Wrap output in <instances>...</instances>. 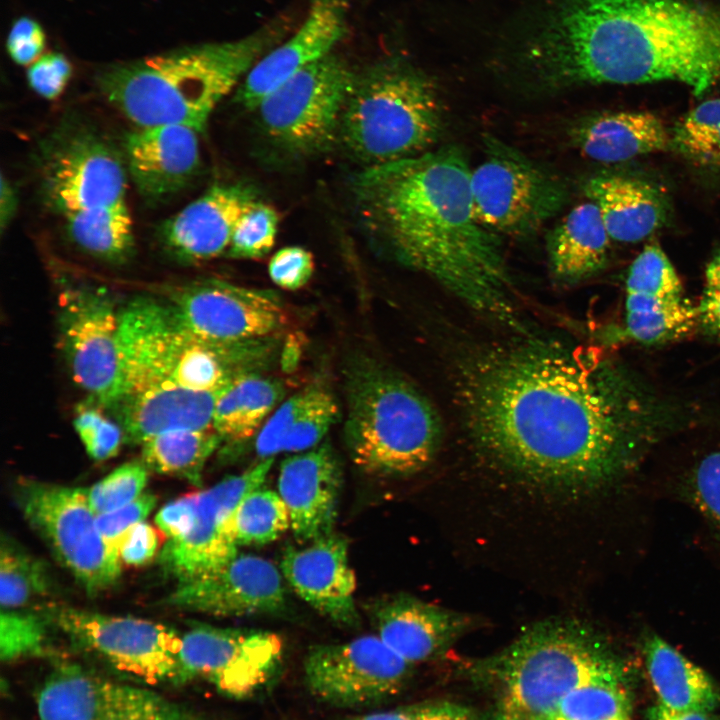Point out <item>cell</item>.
<instances>
[{"mask_svg": "<svg viewBox=\"0 0 720 720\" xmlns=\"http://www.w3.org/2000/svg\"><path fill=\"white\" fill-rule=\"evenodd\" d=\"M377 636L411 664L439 655L469 625L466 616L399 594L375 601Z\"/></svg>", "mask_w": 720, "mask_h": 720, "instance_id": "cell-26", "label": "cell"}, {"mask_svg": "<svg viewBox=\"0 0 720 720\" xmlns=\"http://www.w3.org/2000/svg\"><path fill=\"white\" fill-rule=\"evenodd\" d=\"M697 313L706 328L720 334V292L705 290Z\"/></svg>", "mask_w": 720, "mask_h": 720, "instance_id": "cell-56", "label": "cell"}, {"mask_svg": "<svg viewBox=\"0 0 720 720\" xmlns=\"http://www.w3.org/2000/svg\"><path fill=\"white\" fill-rule=\"evenodd\" d=\"M43 610L76 647L122 677L150 687L188 681L180 661L181 636L167 626L64 605Z\"/></svg>", "mask_w": 720, "mask_h": 720, "instance_id": "cell-9", "label": "cell"}, {"mask_svg": "<svg viewBox=\"0 0 720 720\" xmlns=\"http://www.w3.org/2000/svg\"><path fill=\"white\" fill-rule=\"evenodd\" d=\"M482 141L484 158L470 177L478 221L498 235H534L567 203L566 184L498 137Z\"/></svg>", "mask_w": 720, "mask_h": 720, "instance_id": "cell-8", "label": "cell"}, {"mask_svg": "<svg viewBox=\"0 0 720 720\" xmlns=\"http://www.w3.org/2000/svg\"><path fill=\"white\" fill-rule=\"evenodd\" d=\"M485 666L498 684L502 711L528 720H546L581 686L623 680L621 665L604 644L568 622L533 626Z\"/></svg>", "mask_w": 720, "mask_h": 720, "instance_id": "cell-7", "label": "cell"}, {"mask_svg": "<svg viewBox=\"0 0 720 720\" xmlns=\"http://www.w3.org/2000/svg\"><path fill=\"white\" fill-rule=\"evenodd\" d=\"M496 720H528V719L523 718V717L518 716V715H515V714H511V713L502 711V712L498 715V717L496 718Z\"/></svg>", "mask_w": 720, "mask_h": 720, "instance_id": "cell-60", "label": "cell"}, {"mask_svg": "<svg viewBox=\"0 0 720 720\" xmlns=\"http://www.w3.org/2000/svg\"><path fill=\"white\" fill-rule=\"evenodd\" d=\"M302 548L287 547L281 573L311 607L338 625L356 627L355 575L345 537L332 533Z\"/></svg>", "mask_w": 720, "mask_h": 720, "instance_id": "cell-22", "label": "cell"}, {"mask_svg": "<svg viewBox=\"0 0 720 720\" xmlns=\"http://www.w3.org/2000/svg\"><path fill=\"white\" fill-rule=\"evenodd\" d=\"M643 652L660 705L678 712H713L719 705L720 694L709 675L661 637L647 635Z\"/></svg>", "mask_w": 720, "mask_h": 720, "instance_id": "cell-31", "label": "cell"}, {"mask_svg": "<svg viewBox=\"0 0 720 720\" xmlns=\"http://www.w3.org/2000/svg\"><path fill=\"white\" fill-rule=\"evenodd\" d=\"M149 469L143 461L127 462L87 489L89 504L100 515L121 508L143 494Z\"/></svg>", "mask_w": 720, "mask_h": 720, "instance_id": "cell-43", "label": "cell"}, {"mask_svg": "<svg viewBox=\"0 0 720 720\" xmlns=\"http://www.w3.org/2000/svg\"><path fill=\"white\" fill-rule=\"evenodd\" d=\"M198 492L182 496L157 513L155 522L168 539L178 538L192 527L197 511Z\"/></svg>", "mask_w": 720, "mask_h": 720, "instance_id": "cell-52", "label": "cell"}, {"mask_svg": "<svg viewBox=\"0 0 720 720\" xmlns=\"http://www.w3.org/2000/svg\"><path fill=\"white\" fill-rule=\"evenodd\" d=\"M110 144L87 130L55 138L42 165L48 203L64 215L126 202V172Z\"/></svg>", "mask_w": 720, "mask_h": 720, "instance_id": "cell-18", "label": "cell"}, {"mask_svg": "<svg viewBox=\"0 0 720 720\" xmlns=\"http://www.w3.org/2000/svg\"><path fill=\"white\" fill-rule=\"evenodd\" d=\"M506 63L528 95L660 81L701 95L720 83V9L691 0H554Z\"/></svg>", "mask_w": 720, "mask_h": 720, "instance_id": "cell-2", "label": "cell"}, {"mask_svg": "<svg viewBox=\"0 0 720 720\" xmlns=\"http://www.w3.org/2000/svg\"><path fill=\"white\" fill-rule=\"evenodd\" d=\"M626 294L653 301L683 298L680 278L657 243L646 245L632 262L626 279Z\"/></svg>", "mask_w": 720, "mask_h": 720, "instance_id": "cell-40", "label": "cell"}, {"mask_svg": "<svg viewBox=\"0 0 720 720\" xmlns=\"http://www.w3.org/2000/svg\"><path fill=\"white\" fill-rule=\"evenodd\" d=\"M611 239L634 243L659 229L668 212L664 195L650 183L622 175L592 177L584 184Z\"/></svg>", "mask_w": 720, "mask_h": 720, "instance_id": "cell-29", "label": "cell"}, {"mask_svg": "<svg viewBox=\"0 0 720 720\" xmlns=\"http://www.w3.org/2000/svg\"><path fill=\"white\" fill-rule=\"evenodd\" d=\"M273 458L198 492L196 517L184 535L168 539L159 554L163 570L178 584L206 576L238 555L233 518L241 500L264 483Z\"/></svg>", "mask_w": 720, "mask_h": 720, "instance_id": "cell-16", "label": "cell"}, {"mask_svg": "<svg viewBox=\"0 0 720 720\" xmlns=\"http://www.w3.org/2000/svg\"><path fill=\"white\" fill-rule=\"evenodd\" d=\"M59 337L74 381L102 407L117 398L120 380L119 310L103 290H65L59 302Z\"/></svg>", "mask_w": 720, "mask_h": 720, "instance_id": "cell-15", "label": "cell"}, {"mask_svg": "<svg viewBox=\"0 0 720 720\" xmlns=\"http://www.w3.org/2000/svg\"><path fill=\"white\" fill-rule=\"evenodd\" d=\"M345 384L344 438L361 470L407 476L432 461L440 442V421L414 386L368 358L351 363Z\"/></svg>", "mask_w": 720, "mask_h": 720, "instance_id": "cell-5", "label": "cell"}, {"mask_svg": "<svg viewBox=\"0 0 720 720\" xmlns=\"http://www.w3.org/2000/svg\"><path fill=\"white\" fill-rule=\"evenodd\" d=\"M472 436L496 460L550 484L593 487L630 470L648 440L640 407L599 366L549 347L486 353L463 372Z\"/></svg>", "mask_w": 720, "mask_h": 720, "instance_id": "cell-1", "label": "cell"}, {"mask_svg": "<svg viewBox=\"0 0 720 720\" xmlns=\"http://www.w3.org/2000/svg\"><path fill=\"white\" fill-rule=\"evenodd\" d=\"M256 201L248 185L215 184L161 224L160 240L184 262L213 259L229 248L238 221Z\"/></svg>", "mask_w": 720, "mask_h": 720, "instance_id": "cell-23", "label": "cell"}, {"mask_svg": "<svg viewBox=\"0 0 720 720\" xmlns=\"http://www.w3.org/2000/svg\"><path fill=\"white\" fill-rule=\"evenodd\" d=\"M170 298L168 306L175 318L212 341L275 337L286 324L283 305L271 290L206 279L176 289Z\"/></svg>", "mask_w": 720, "mask_h": 720, "instance_id": "cell-17", "label": "cell"}, {"mask_svg": "<svg viewBox=\"0 0 720 720\" xmlns=\"http://www.w3.org/2000/svg\"><path fill=\"white\" fill-rule=\"evenodd\" d=\"M471 169L456 146L366 167L352 191L369 234L471 309L514 323L512 279L499 235L475 214Z\"/></svg>", "mask_w": 720, "mask_h": 720, "instance_id": "cell-3", "label": "cell"}, {"mask_svg": "<svg viewBox=\"0 0 720 720\" xmlns=\"http://www.w3.org/2000/svg\"><path fill=\"white\" fill-rule=\"evenodd\" d=\"M35 705L39 720H205L150 686L76 664L57 666L40 685Z\"/></svg>", "mask_w": 720, "mask_h": 720, "instance_id": "cell-12", "label": "cell"}, {"mask_svg": "<svg viewBox=\"0 0 720 720\" xmlns=\"http://www.w3.org/2000/svg\"><path fill=\"white\" fill-rule=\"evenodd\" d=\"M570 143L590 159L617 163L670 150V131L647 111L602 112L583 116L568 129Z\"/></svg>", "mask_w": 720, "mask_h": 720, "instance_id": "cell-28", "label": "cell"}, {"mask_svg": "<svg viewBox=\"0 0 720 720\" xmlns=\"http://www.w3.org/2000/svg\"><path fill=\"white\" fill-rule=\"evenodd\" d=\"M157 502L151 493H143L133 502L116 510L96 516L98 530L110 555L121 564L120 547L130 530L144 521Z\"/></svg>", "mask_w": 720, "mask_h": 720, "instance_id": "cell-46", "label": "cell"}, {"mask_svg": "<svg viewBox=\"0 0 720 720\" xmlns=\"http://www.w3.org/2000/svg\"><path fill=\"white\" fill-rule=\"evenodd\" d=\"M279 31L207 43L110 67L105 98L139 128L183 125L202 132L221 99L273 48Z\"/></svg>", "mask_w": 720, "mask_h": 720, "instance_id": "cell-4", "label": "cell"}, {"mask_svg": "<svg viewBox=\"0 0 720 720\" xmlns=\"http://www.w3.org/2000/svg\"><path fill=\"white\" fill-rule=\"evenodd\" d=\"M688 488L694 504L720 531V451L708 454L698 463Z\"/></svg>", "mask_w": 720, "mask_h": 720, "instance_id": "cell-48", "label": "cell"}, {"mask_svg": "<svg viewBox=\"0 0 720 720\" xmlns=\"http://www.w3.org/2000/svg\"><path fill=\"white\" fill-rule=\"evenodd\" d=\"M696 320L697 307L681 299L648 310L626 312V330L637 341L654 343L687 333Z\"/></svg>", "mask_w": 720, "mask_h": 720, "instance_id": "cell-41", "label": "cell"}, {"mask_svg": "<svg viewBox=\"0 0 720 720\" xmlns=\"http://www.w3.org/2000/svg\"><path fill=\"white\" fill-rule=\"evenodd\" d=\"M355 74L333 53L302 69L257 106L264 132L295 155L326 151L339 137Z\"/></svg>", "mask_w": 720, "mask_h": 720, "instance_id": "cell-10", "label": "cell"}, {"mask_svg": "<svg viewBox=\"0 0 720 720\" xmlns=\"http://www.w3.org/2000/svg\"><path fill=\"white\" fill-rule=\"evenodd\" d=\"M73 242L88 254L112 263L128 259L134 248L133 223L126 202L64 215Z\"/></svg>", "mask_w": 720, "mask_h": 720, "instance_id": "cell-33", "label": "cell"}, {"mask_svg": "<svg viewBox=\"0 0 720 720\" xmlns=\"http://www.w3.org/2000/svg\"><path fill=\"white\" fill-rule=\"evenodd\" d=\"M45 47V34L41 26L28 17L15 21L7 39V50L19 65L34 63Z\"/></svg>", "mask_w": 720, "mask_h": 720, "instance_id": "cell-51", "label": "cell"}, {"mask_svg": "<svg viewBox=\"0 0 720 720\" xmlns=\"http://www.w3.org/2000/svg\"><path fill=\"white\" fill-rule=\"evenodd\" d=\"M71 75V64L64 55L48 53L32 63L27 72V79L30 87L38 95L54 100L63 93Z\"/></svg>", "mask_w": 720, "mask_h": 720, "instance_id": "cell-50", "label": "cell"}, {"mask_svg": "<svg viewBox=\"0 0 720 720\" xmlns=\"http://www.w3.org/2000/svg\"><path fill=\"white\" fill-rule=\"evenodd\" d=\"M233 527L238 546L267 544L290 527L288 510L279 493L259 487L239 503Z\"/></svg>", "mask_w": 720, "mask_h": 720, "instance_id": "cell-37", "label": "cell"}, {"mask_svg": "<svg viewBox=\"0 0 720 720\" xmlns=\"http://www.w3.org/2000/svg\"><path fill=\"white\" fill-rule=\"evenodd\" d=\"M170 322L168 304L150 298H136L119 310L120 380L114 403L148 391L178 387L171 381L165 361Z\"/></svg>", "mask_w": 720, "mask_h": 720, "instance_id": "cell-25", "label": "cell"}, {"mask_svg": "<svg viewBox=\"0 0 720 720\" xmlns=\"http://www.w3.org/2000/svg\"><path fill=\"white\" fill-rule=\"evenodd\" d=\"M416 720H475L467 708L453 703L418 706Z\"/></svg>", "mask_w": 720, "mask_h": 720, "instance_id": "cell-54", "label": "cell"}, {"mask_svg": "<svg viewBox=\"0 0 720 720\" xmlns=\"http://www.w3.org/2000/svg\"><path fill=\"white\" fill-rule=\"evenodd\" d=\"M342 480L340 459L328 441L282 461L278 493L299 542L334 533Z\"/></svg>", "mask_w": 720, "mask_h": 720, "instance_id": "cell-21", "label": "cell"}, {"mask_svg": "<svg viewBox=\"0 0 720 720\" xmlns=\"http://www.w3.org/2000/svg\"><path fill=\"white\" fill-rule=\"evenodd\" d=\"M281 573L270 561L237 555L218 570L178 584L164 600L178 609L217 616L271 614L285 609Z\"/></svg>", "mask_w": 720, "mask_h": 720, "instance_id": "cell-19", "label": "cell"}, {"mask_svg": "<svg viewBox=\"0 0 720 720\" xmlns=\"http://www.w3.org/2000/svg\"><path fill=\"white\" fill-rule=\"evenodd\" d=\"M443 124V105L434 81L407 61L388 58L355 74L339 138L370 167L430 151Z\"/></svg>", "mask_w": 720, "mask_h": 720, "instance_id": "cell-6", "label": "cell"}, {"mask_svg": "<svg viewBox=\"0 0 720 720\" xmlns=\"http://www.w3.org/2000/svg\"><path fill=\"white\" fill-rule=\"evenodd\" d=\"M411 666L377 635H365L312 646L304 659V680L319 701L354 708L400 692Z\"/></svg>", "mask_w": 720, "mask_h": 720, "instance_id": "cell-14", "label": "cell"}, {"mask_svg": "<svg viewBox=\"0 0 720 720\" xmlns=\"http://www.w3.org/2000/svg\"><path fill=\"white\" fill-rule=\"evenodd\" d=\"M705 290L720 292V254L717 255L706 267Z\"/></svg>", "mask_w": 720, "mask_h": 720, "instance_id": "cell-59", "label": "cell"}, {"mask_svg": "<svg viewBox=\"0 0 720 720\" xmlns=\"http://www.w3.org/2000/svg\"><path fill=\"white\" fill-rule=\"evenodd\" d=\"M278 223L277 211L257 200L238 221L228 255L234 258H259L266 255L274 246Z\"/></svg>", "mask_w": 720, "mask_h": 720, "instance_id": "cell-44", "label": "cell"}, {"mask_svg": "<svg viewBox=\"0 0 720 720\" xmlns=\"http://www.w3.org/2000/svg\"><path fill=\"white\" fill-rule=\"evenodd\" d=\"M340 416L333 394L320 385L310 386V395L289 433L282 452H303L319 445Z\"/></svg>", "mask_w": 720, "mask_h": 720, "instance_id": "cell-42", "label": "cell"}, {"mask_svg": "<svg viewBox=\"0 0 720 720\" xmlns=\"http://www.w3.org/2000/svg\"><path fill=\"white\" fill-rule=\"evenodd\" d=\"M224 389L214 392L180 387L157 389L122 398L110 409L122 427L124 441L142 444L170 431L213 429L215 406Z\"/></svg>", "mask_w": 720, "mask_h": 720, "instance_id": "cell-27", "label": "cell"}, {"mask_svg": "<svg viewBox=\"0 0 720 720\" xmlns=\"http://www.w3.org/2000/svg\"><path fill=\"white\" fill-rule=\"evenodd\" d=\"M198 133L188 126L162 125L126 136L128 172L144 198H168L191 182L200 166Z\"/></svg>", "mask_w": 720, "mask_h": 720, "instance_id": "cell-24", "label": "cell"}, {"mask_svg": "<svg viewBox=\"0 0 720 720\" xmlns=\"http://www.w3.org/2000/svg\"><path fill=\"white\" fill-rule=\"evenodd\" d=\"M73 425L88 455L96 461L115 456L124 441L120 424L93 404L78 406Z\"/></svg>", "mask_w": 720, "mask_h": 720, "instance_id": "cell-45", "label": "cell"}, {"mask_svg": "<svg viewBox=\"0 0 720 720\" xmlns=\"http://www.w3.org/2000/svg\"><path fill=\"white\" fill-rule=\"evenodd\" d=\"M16 499L30 526L88 594L115 584L121 564L98 530L86 488L24 480Z\"/></svg>", "mask_w": 720, "mask_h": 720, "instance_id": "cell-11", "label": "cell"}, {"mask_svg": "<svg viewBox=\"0 0 720 720\" xmlns=\"http://www.w3.org/2000/svg\"><path fill=\"white\" fill-rule=\"evenodd\" d=\"M670 135V150L695 166L720 170V98L693 108Z\"/></svg>", "mask_w": 720, "mask_h": 720, "instance_id": "cell-36", "label": "cell"}, {"mask_svg": "<svg viewBox=\"0 0 720 720\" xmlns=\"http://www.w3.org/2000/svg\"><path fill=\"white\" fill-rule=\"evenodd\" d=\"M418 706L352 716L346 720H416Z\"/></svg>", "mask_w": 720, "mask_h": 720, "instance_id": "cell-58", "label": "cell"}, {"mask_svg": "<svg viewBox=\"0 0 720 720\" xmlns=\"http://www.w3.org/2000/svg\"><path fill=\"white\" fill-rule=\"evenodd\" d=\"M310 395V387L294 394L283 402L265 422L255 440V452L261 459L273 458L281 453L299 414Z\"/></svg>", "mask_w": 720, "mask_h": 720, "instance_id": "cell-47", "label": "cell"}, {"mask_svg": "<svg viewBox=\"0 0 720 720\" xmlns=\"http://www.w3.org/2000/svg\"><path fill=\"white\" fill-rule=\"evenodd\" d=\"M621 683H593L567 694L546 720H631Z\"/></svg>", "mask_w": 720, "mask_h": 720, "instance_id": "cell-38", "label": "cell"}, {"mask_svg": "<svg viewBox=\"0 0 720 720\" xmlns=\"http://www.w3.org/2000/svg\"><path fill=\"white\" fill-rule=\"evenodd\" d=\"M285 395L284 385L262 373L240 376L221 393L214 410L213 429L228 449L249 441Z\"/></svg>", "mask_w": 720, "mask_h": 720, "instance_id": "cell-32", "label": "cell"}, {"mask_svg": "<svg viewBox=\"0 0 720 720\" xmlns=\"http://www.w3.org/2000/svg\"><path fill=\"white\" fill-rule=\"evenodd\" d=\"M159 548V536L155 528L142 521L134 526L124 539L119 558L121 564L141 566L152 560Z\"/></svg>", "mask_w": 720, "mask_h": 720, "instance_id": "cell-53", "label": "cell"}, {"mask_svg": "<svg viewBox=\"0 0 720 720\" xmlns=\"http://www.w3.org/2000/svg\"><path fill=\"white\" fill-rule=\"evenodd\" d=\"M53 579L45 561L7 535L1 536V609H22L50 594Z\"/></svg>", "mask_w": 720, "mask_h": 720, "instance_id": "cell-35", "label": "cell"}, {"mask_svg": "<svg viewBox=\"0 0 720 720\" xmlns=\"http://www.w3.org/2000/svg\"><path fill=\"white\" fill-rule=\"evenodd\" d=\"M314 272L312 254L299 246L279 249L270 258L268 273L279 287L297 290L308 283Z\"/></svg>", "mask_w": 720, "mask_h": 720, "instance_id": "cell-49", "label": "cell"}, {"mask_svg": "<svg viewBox=\"0 0 720 720\" xmlns=\"http://www.w3.org/2000/svg\"><path fill=\"white\" fill-rule=\"evenodd\" d=\"M50 627L54 626L43 608L1 609V659L11 662L42 655L48 649Z\"/></svg>", "mask_w": 720, "mask_h": 720, "instance_id": "cell-39", "label": "cell"}, {"mask_svg": "<svg viewBox=\"0 0 720 720\" xmlns=\"http://www.w3.org/2000/svg\"><path fill=\"white\" fill-rule=\"evenodd\" d=\"M18 208V195L13 183L1 175V192H0V232L3 234L13 218Z\"/></svg>", "mask_w": 720, "mask_h": 720, "instance_id": "cell-55", "label": "cell"}, {"mask_svg": "<svg viewBox=\"0 0 720 720\" xmlns=\"http://www.w3.org/2000/svg\"><path fill=\"white\" fill-rule=\"evenodd\" d=\"M222 440L214 429L175 430L153 436L142 445V461L149 470L200 484L208 458Z\"/></svg>", "mask_w": 720, "mask_h": 720, "instance_id": "cell-34", "label": "cell"}, {"mask_svg": "<svg viewBox=\"0 0 720 720\" xmlns=\"http://www.w3.org/2000/svg\"><path fill=\"white\" fill-rule=\"evenodd\" d=\"M610 240L595 203L575 206L547 236L552 275L564 283L591 277L606 265Z\"/></svg>", "mask_w": 720, "mask_h": 720, "instance_id": "cell-30", "label": "cell"}, {"mask_svg": "<svg viewBox=\"0 0 720 720\" xmlns=\"http://www.w3.org/2000/svg\"><path fill=\"white\" fill-rule=\"evenodd\" d=\"M647 720H720V716L702 711L678 712L657 704L648 710Z\"/></svg>", "mask_w": 720, "mask_h": 720, "instance_id": "cell-57", "label": "cell"}, {"mask_svg": "<svg viewBox=\"0 0 720 720\" xmlns=\"http://www.w3.org/2000/svg\"><path fill=\"white\" fill-rule=\"evenodd\" d=\"M180 661L188 680L201 679L234 699L256 695L274 679L283 641L273 632L192 626L181 636Z\"/></svg>", "mask_w": 720, "mask_h": 720, "instance_id": "cell-13", "label": "cell"}, {"mask_svg": "<svg viewBox=\"0 0 720 720\" xmlns=\"http://www.w3.org/2000/svg\"><path fill=\"white\" fill-rule=\"evenodd\" d=\"M349 5L350 0H312L296 32L262 56L244 77L238 102L256 109L292 76L330 55L346 32Z\"/></svg>", "mask_w": 720, "mask_h": 720, "instance_id": "cell-20", "label": "cell"}]
</instances>
